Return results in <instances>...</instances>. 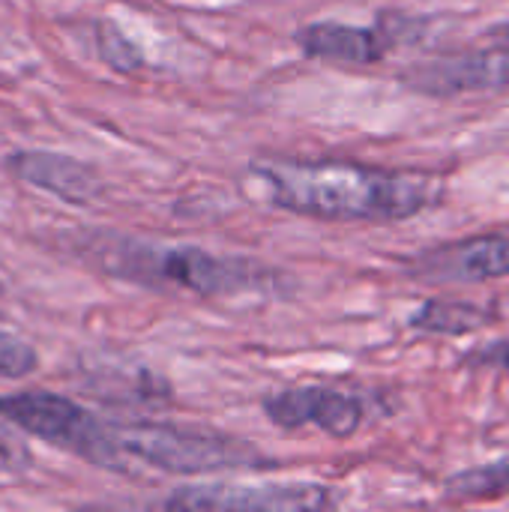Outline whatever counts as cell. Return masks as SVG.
Listing matches in <instances>:
<instances>
[{"instance_id":"6da1fadb","label":"cell","mask_w":509,"mask_h":512,"mask_svg":"<svg viewBox=\"0 0 509 512\" xmlns=\"http://www.w3.org/2000/svg\"><path fill=\"white\" fill-rule=\"evenodd\" d=\"M249 168L267 186L273 207L318 222H402L438 207L447 195V180L435 171L351 159L267 156Z\"/></svg>"},{"instance_id":"7a4b0ae2","label":"cell","mask_w":509,"mask_h":512,"mask_svg":"<svg viewBox=\"0 0 509 512\" xmlns=\"http://www.w3.org/2000/svg\"><path fill=\"white\" fill-rule=\"evenodd\" d=\"M75 252L84 264L105 276L150 288V291H186L195 297H231V294H285L288 276L270 264L243 255H213L201 246H165L108 231L81 234Z\"/></svg>"},{"instance_id":"3957f363","label":"cell","mask_w":509,"mask_h":512,"mask_svg":"<svg viewBox=\"0 0 509 512\" xmlns=\"http://www.w3.org/2000/svg\"><path fill=\"white\" fill-rule=\"evenodd\" d=\"M111 432L126 456L177 477L261 471L270 465L252 444L222 432L153 423V420H123V423L114 420Z\"/></svg>"},{"instance_id":"277c9868","label":"cell","mask_w":509,"mask_h":512,"mask_svg":"<svg viewBox=\"0 0 509 512\" xmlns=\"http://www.w3.org/2000/svg\"><path fill=\"white\" fill-rule=\"evenodd\" d=\"M0 417L93 468L126 474V453L120 450L111 423L93 417L69 396L51 390L0 393Z\"/></svg>"},{"instance_id":"5b68a950","label":"cell","mask_w":509,"mask_h":512,"mask_svg":"<svg viewBox=\"0 0 509 512\" xmlns=\"http://www.w3.org/2000/svg\"><path fill=\"white\" fill-rule=\"evenodd\" d=\"M162 507L168 510H324L333 507L330 486L321 483H210L183 486L171 492Z\"/></svg>"},{"instance_id":"8992f818","label":"cell","mask_w":509,"mask_h":512,"mask_svg":"<svg viewBox=\"0 0 509 512\" xmlns=\"http://www.w3.org/2000/svg\"><path fill=\"white\" fill-rule=\"evenodd\" d=\"M408 276L429 285H477L504 279L509 276V228L423 249L408 261Z\"/></svg>"},{"instance_id":"52a82bcc","label":"cell","mask_w":509,"mask_h":512,"mask_svg":"<svg viewBox=\"0 0 509 512\" xmlns=\"http://www.w3.org/2000/svg\"><path fill=\"white\" fill-rule=\"evenodd\" d=\"M402 87L429 96V99H453L465 93H489L509 87V48H480L441 54L432 60L411 63L399 75Z\"/></svg>"},{"instance_id":"ba28073f","label":"cell","mask_w":509,"mask_h":512,"mask_svg":"<svg viewBox=\"0 0 509 512\" xmlns=\"http://www.w3.org/2000/svg\"><path fill=\"white\" fill-rule=\"evenodd\" d=\"M261 408H264L267 420L285 432L315 426L336 441L357 435L363 426V417H366L360 396H354L342 387H324V384L276 390L261 399Z\"/></svg>"},{"instance_id":"9c48e42d","label":"cell","mask_w":509,"mask_h":512,"mask_svg":"<svg viewBox=\"0 0 509 512\" xmlns=\"http://www.w3.org/2000/svg\"><path fill=\"white\" fill-rule=\"evenodd\" d=\"M405 30L396 27L393 18H381L375 24H348V21H312L297 30V45L312 60L348 63V66H372L384 60L399 42Z\"/></svg>"},{"instance_id":"30bf717a","label":"cell","mask_w":509,"mask_h":512,"mask_svg":"<svg viewBox=\"0 0 509 512\" xmlns=\"http://www.w3.org/2000/svg\"><path fill=\"white\" fill-rule=\"evenodd\" d=\"M6 168L27 186H36L66 204H93L105 183L99 171L69 153L54 150H15L6 156Z\"/></svg>"},{"instance_id":"8fae6325","label":"cell","mask_w":509,"mask_h":512,"mask_svg":"<svg viewBox=\"0 0 509 512\" xmlns=\"http://www.w3.org/2000/svg\"><path fill=\"white\" fill-rule=\"evenodd\" d=\"M408 324L420 333L432 336H468L492 324V315L483 306L474 303H459V300H429L423 303Z\"/></svg>"},{"instance_id":"7c38bea8","label":"cell","mask_w":509,"mask_h":512,"mask_svg":"<svg viewBox=\"0 0 509 512\" xmlns=\"http://www.w3.org/2000/svg\"><path fill=\"white\" fill-rule=\"evenodd\" d=\"M447 498L453 501H495V498H507L509 495V456L480 465V468H468L459 471L456 477L447 480Z\"/></svg>"},{"instance_id":"4fadbf2b","label":"cell","mask_w":509,"mask_h":512,"mask_svg":"<svg viewBox=\"0 0 509 512\" xmlns=\"http://www.w3.org/2000/svg\"><path fill=\"white\" fill-rule=\"evenodd\" d=\"M96 51L105 66H111L120 75H132L144 66L141 48L123 33V27L111 18L96 21Z\"/></svg>"},{"instance_id":"5bb4252c","label":"cell","mask_w":509,"mask_h":512,"mask_svg":"<svg viewBox=\"0 0 509 512\" xmlns=\"http://www.w3.org/2000/svg\"><path fill=\"white\" fill-rule=\"evenodd\" d=\"M36 366H39V354L33 351V345L9 330H0V378L6 381L27 378L36 372Z\"/></svg>"},{"instance_id":"9a60e30c","label":"cell","mask_w":509,"mask_h":512,"mask_svg":"<svg viewBox=\"0 0 509 512\" xmlns=\"http://www.w3.org/2000/svg\"><path fill=\"white\" fill-rule=\"evenodd\" d=\"M474 363L501 369V372H507L509 375V339H504V342H492L489 348H480V351L474 354Z\"/></svg>"},{"instance_id":"2e32d148","label":"cell","mask_w":509,"mask_h":512,"mask_svg":"<svg viewBox=\"0 0 509 512\" xmlns=\"http://www.w3.org/2000/svg\"><path fill=\"white\" fill-rule=\"evenodd\" d=\"M498 36H504V39H507V42H509V21H507V24H504V27H501V33H498Z\"/></svg>"},{"instance_id":"e0dca14e","label":"cell","mask_w":509,"mask_h":512,"mask_svg":"<svg viewBox=\"0 0 509 512\" xmlns=\"http://www.w3.org/2000/svg\"><path fill=\"white\" fill-rule=\"evenodd\" d=\"M6 456V447H3V441H0V459Z\"/></svg>"},{"instance_id":"ac0fdd59","label":"cell","mask_w":509,"mask_h":512,"mask_svg":"<svg viewBox=\"0 0 509 512\" xmlns=\"http://www.w3.org/2000/svg\"><path fill=\"white\" fill-rule=\"evenodd\" d=\"M3 291H6V288H3V282H0V297H3Z\"/></svg>"}]
</instances>
